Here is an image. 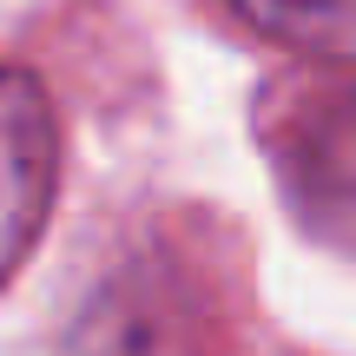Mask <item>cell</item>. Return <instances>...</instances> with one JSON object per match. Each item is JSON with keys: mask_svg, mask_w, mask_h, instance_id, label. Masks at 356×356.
<instances>
[{"mask_svg": "<svg viewBox=\"0 0 356 356\" xmlns=\"http://www.w3.org/2000/svg\"><path fill=\"white\" fill-rule=\"evenodd\" d=\"M60 178V126H53L47 92L26 73L0 66V284L40 238Z\"/></svg>", "mask_w": 356, "mask_h": 356, "instance_id": "obj_1", "label": "cell"}, {"mask_svg": "<svg viewBox=\"0 0 356 356\" xmlns=\"http://www.w3.org/2000/svg\"><path fill=\"white\" fill-rule=\"evenodd\" d=\"M257 33L317 60H356V0H231Z\"/></svg>", "mask_w": 356, "mask_h": 356, "instance_id": "obj_2", "label": "cell"}]
</instances>
